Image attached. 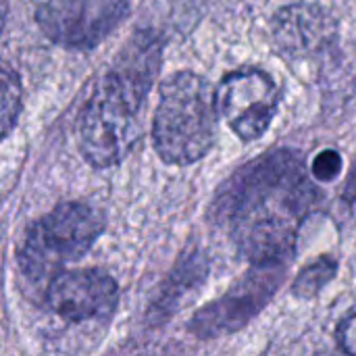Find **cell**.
Here are the masks:
<instances>
[{
    "label": "cell",
    "instance_id": "obj_7",
    "mask_svg": "<svg viewBox=\"0 0 356 356\" xmlns=\"http://www.w3.org/2000/svg\"><path fill=\"white\" fill-rule=\"evenodd\" d=\"M284 277V263H259L223 298L198 311L190 330L198 338H217L246 325L271 298Z\"/></svg>",
    "mask_w": 356,
    "mask_h": 356
},
{
    "label": "cell",
    "instance_id": "obj_2",
    "mask_svg": "<svg viewBox=\"0 0 356 356\" xmlns=\"http://www.w3.org/2000/svg\"><path fill=\"white\" fill-rule=\"evenodd\" d=\"M161 46L150 31L131 38L86 102L77 134L83 159L92 167L121 163L140 140V113L161 67Z\"/></svg>",
    "mask_w": 356,
    "mask_h": 356
},
{
    "label": "cell",
    "instance_id": "obj_14",
    "mask_svg": "<svg viewBox=\"0 0 356 356\" xmlns=\"http://www.w3.org/2000/svg\"><path fill=\"white\" fill-rule=\"evenodd\" d=\"M344 200L346 202H355L356 200V159L350 167L348 177H346V184H344Z\"/></svg>",
    "mask_w": 356,
    "mask_h": 356
},
{
    "label": "cell",
    "instance_id": "obj_13",
    "mask_svg": "<svg viewBox=\"0 0 356 356\" xmlns=\"http://www.w3.org/2000/svg\"><path fill=\"white\" fill-rule=\"evenodd\" d=\"M336 340L346 355L356 356V311L342 319V323L336 330Z\"/></svg>",
    "mask_w": 356,
    "mask_h": 356
},
{
    "label": "cell",
    "instance_id": "obj_8",
    "mask_svg": "<svg viewBox=\"0 0 356 356\" xmlns=\"http://www.w3.org/2000/svg\"><path fill=\"white\" fill-rule=\"evenodd\" d=\"M48 307L71 323L108 317L119 302V288L106 273L69 271L52 280L48 288Z\"/></svg>",
    "mask_w": 356,
    "mask_h": 356
},
{
    "label": "cell",
    "instance_id": "obj_4",
    "mask_svg": "<svg viewBox=\"0 0 356 356\" xmlns=\"http://www.w3.org/2000/svg\"><path fill=\"white\" fill-rule=\"evenodd\" d=\"M104 229V215L86 202H65L27 232L19 265L29 277H44L79 261Z\"/></svg>",
    "mask_w": 356,
    "mask_h": 356
},
{
    "label": "cell",
    "instance_id": "obj_1",
    "mask_svg": "<svg viewBox=\"0 0 356 356\" xmlns=\"http://www.w3.org/2000/svg\"><path fill=\"white\" fill-rule=\"evenodd\" d=\"M317 200L300 159L277 150L242 167L221 188L215 211L242 257L254 265L284 263Z\"/></svg>",
    "mask_w": 356,
    "mask_h": 356
},
{
    "label": "cell",
    "instance_id": "obj_6",
    "mask_svg": "<svg viewBox=\"0 0 356 356\" xmlns=\"http://www.w3.org/2000/svg\"><path fill=\"white\" fill-rule=\"evenodd\" d=\"M219 117L244 142L259 140L271 125L280 92L275 81L259 69L229 73L215 90Z\"/></svg>",
    "mask_w": 356,
    "mask_h": 356
},
{
    "label": "cell",
    "instance_id": "obj_12",
    "mask_svg": "<svg viewBox=\"0 0 356 356\" xmlns=\"http://www.w3.org/2000/svg\"><path fill=\"white\" fill-rule=\"evenodd\" d=\"M311 171H313V177L321 181H334L342 171V156L336 150H321L315 156Z\"/></svg>",
    "mask_w": 356,
    "mask_h": 356
},
{
    "label": "cell",
    "instance_id": "obj_9",
    "mask_svg": "<svg viewBox=\"0 0 356 356\" xmlns=\"http://www.w3.org/2000/svg\"><path fill=\"white\" fill-rule=\"evenodd\" d=\"M271 33L282 52L307 58L323 52L338 35L334 15L321 4H288L273 15Z\"/></svg>",
    "mask_w": 356,
    "mask_h": 356
},
{
    "label": "cell",
    "instance_id": "obj_10",
    "mask_svg": "<svg viewBox=\"0 0 356 356\" xmlns=\"http://www.w3.org/2000/svg\"><path fill=\"white\" fill-rule=\"evenodd\" d=\"M21 113V81L15 69L0 60V140H4Z\"/></svg>",
    "mask_w": 356,
    "mask_h": 356
},
{
    "label": "cell",
    "instance_id": "obj_11",
    "mask_svg": "<svg viewBox=\"0 0 356 356\" xmlns=\"http://www.w3.org/2000/svg\"><path fill=\"white\" fill-rule=\"evenodd\" d=\"M336 271H338V261L332 259V257H319L315 263H311L309 267H305L292 290L298 298H313L317 296L334 277H336Z\"/></svg>",
    "mask_w": 356,
    "mask_h": 356
},
{
    "label": "cell",
    "instance_id": "obj_5",
    "mask_svg": "<svg viewBox=\"0 0 356 356\" xmlns=\"http://www.w3.org/2000/svg\"><path fill=\"white\" fill-rule=\"evenodd\" d=\"M127 15V0H46L35 19L54 44L88 50L108 38Z\"/></svg>",
    "mask_w": 356,
    "mask_h": 356
},
{
    "label": "cell",
    "instance_id": "obj_3",
    "mask_svg": "<svg viewBox=\"0 0 356 356\" xmlns=\"http://www.w3.org/2000/svg\"><path fill=\"white\" fill-rule=\"evenodd\" d=\"M217 102L213 86L190 71L163 81L152 121L159 156L169 165L200 161L217 140Z\"/></svg>",
    "mask_w": 356,
    "mask_h": 356
}]
</instances>
